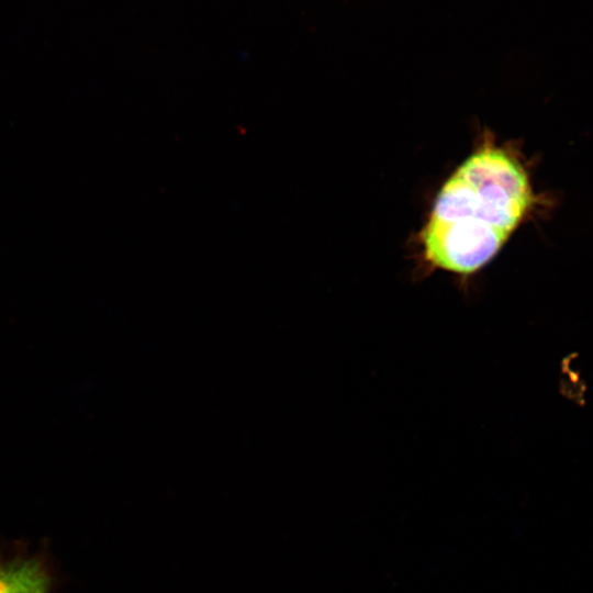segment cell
Segmentation results:
<instances>
[{"instance_id":"cell-1","label":"cell","mask_w":593,"mask_h":593,"mask_svg":"<svg viewBox=\"0 0 593 593\" xmlns=\"http://www.w3.org/2000/svg\"><path fill=\"white\" fill-rule=\"evenodd\" d=\"M536 204L523 164L492 145L469 156L444 183L428 220L503 246Z\"/></svg>"},{"instance_id":"cell-2","label":"cell","mask_w":593,"mask_h":593,"mask_svg":"<svg viewBox=\"0 0 593 593\" xmlns=\"http://www.w3.org/2000/svg\"><path fill=\"white\" fill-rule=\"evenodd\" d=\"M49 577L35 559L0 563V593H48Z\"/></svg>"}]
</instances>
